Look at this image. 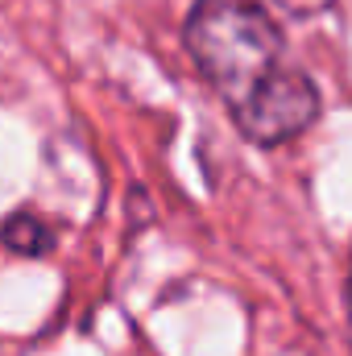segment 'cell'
<instances>
[{"label": "cell", "mask_w": 352, "mask_h": 356, "mask_svg": "<svg viewBox=\"0 0 352 356\" xmlns=\"http://www.w3.org/2000/svg\"><path fill=\"white\" fill-rule=\"evenodd\" d=\"M349 319H352V266H349Z\"/></svg>", "instance_id": "obj_3"}, {"label": "cell", "mask_w": 352, "mask_h": 356, "mask_svg": "<svg viewBox=\"0 0 352 356\" xmlns=\"http://www.w3.org/2000/svg\"><path fill=\"white\" fill-rule=\"evenodd\" d=\"M265 4H273V8H282V13H294V17H311V13L328 8L332 0H265Z\"/></svg>", "instance_id": "obj_2"}, {"label": "cell", "mask_w": 352, "mask_h": 356, "mask_svg": "<svg viewBox=\"0 0 352 356\" xmlns=\"http://www.w3.org/2000/svg\"><path fill=\"white\" fill-rule=\"evenodd\" d=\"M182 38L249 141L282 145L319 116V91L290 63L262 0H199Z\"/></svg>", "instance_id": "obj_1"}]
</instances>
